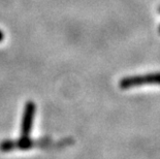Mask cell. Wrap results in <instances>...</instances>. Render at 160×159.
Returning <instances> with one entry per match:
<instances>
[{
	"label": "cell",
	"mask_w": 160,
	"mask_h": 159,
	"mask_svg": "<svg viewBox=\"0 0 160 159\" xmlns=\"http://www.w3.org/2000/svg\"><path fill=\"white\" fill-rule=\"evenodd\" d=\"M35 145L36 142L32 141L31 138H29V137H21L20 140L13 141V147H15V149H20V150H28V149L34 147Z\"/></svg>",
	"instance_id": "obj_3"
},
{
	"label": "cell",
	"mask_w": 160,
	"mask_h": 159,
	"mask_svg": "<svg viewBox=\"0 0 160 159\" xmlns=\"http://www.w3.org/2000/svg\"><path fill=\"white\" fill-rule=\"evenodd\" d=\"M144 84L150 85H160V72H151L144 76H133L123 77L119 82V87L122 90L138 87Z\"/></svg>",
	"instance_id": "obj_1"
},
{
	"label": "cell",
	"mask_w": 160,
	"mask_h": 159,
	"mask_svg": "<svg viewBox=\"0 0 160 159\" xmlns=\"http://www.w3.org/2000/svg\"><path fill=\"white\" fill-rule=\"evenodd\" d=\"M158 31H159V33H160V26H159V30H158Z\"/></svg>",
	"instance_id": "obj_7"
},
{
	"label": "cell",
	"mask_w": 160,
	"mask_h": 159,
	"mask_svg": "<svg viewBox=\"0 0 160 159\" xmlns=\"http://www.w3.org/2000/svg\"><path fill=\"white\" fill-rule=\"evenodd\" d=\"M158 12H159V13H160V6H159V8H158Z\"/></svg>",
	"instance_id": "obj_6"
},
{
	"label": "cell",
	"mask_w": 160,
	"mask_h": 159,
	"mask_svg": "<svg viewBox=\"0 0 160 159\" xmlns=\"http://www.w3.org/2000/svg\"><path fill=\"white\" fill-rule=\"evenodd\" d=\"M35 114V104L33 101H27L25 110H24L23 119H22V127H21V135L24 137H29L32 129L33 119Z\"/></svg>",
	"instance_id": "obj_2"
},
{
	"label": "cell",
	"mask_w": 160,
	"mask_h": 159,
	"mask_svg": "<svg viewBox=\"0 0 160 159\" xmlns=\"http://www.w3.org/2000/svg\"><path fill=\"white\" fill-rule=\"evenodd\" d=\"M3 38H4V35H3L2 31H0V42H2Z\"/></svg>",
	"instance_id": "obj_5"
},
{
	"label": "cell",
	"mask_w": 160,
	"mask_h": 159,
	"mask_svg": "<svg viewBox=\"0 0 160 159\" xmlns=\"http://www.w3.org/2000/svg\"><path fill=\"white\" fill-rule=\"evenodd\" d=\"M0 150L2 152H9L15 150V147H13V141L11 140H6L3 141L0 143Z\"/></svg>",
	"instance_id": "obj_4"
}]
</instances>
